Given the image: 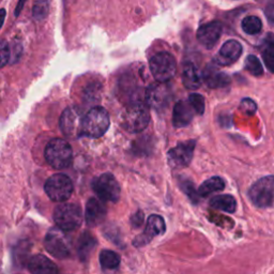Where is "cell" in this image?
Returning <instances> with one entry per match:
<instances>
[{"mask_svg": "<svg viewBox=\"0 0 274 274\" xmlns=\"http://www.w3.org/2000/svg\"><path fill=\"white\" fill-rule=\"evenodd\" d=\"M92 190L103 202L117 203L120 197V185L114 175L105 173L92 181Z\"/></svg>", "mask_w": 274, "mask_h": 274, "instance_id": "9c48e42d", "label": "cell"}, {"mask_svg": "<svg viewBox=\"0 0 274 274\" xmlns=\"http://www.w3.org/2000/svg\"><path fill=\"white\" fill-rule=\"evenodd\" d=\"M44 190L50 200L62 203L71 197L73 193V183L67 175L56 174L47 179Z\"/></svg>", "mask_w": 274, "mask_h": 274, "instance_id": "52a82bcc", "label": "cell"}, {"mask_svg": "<svg viewBox=\"0 0 274 274\" xmlns=\"http://www.w3.org/2000/svg\"><path fill=\"white\" fill-rule=\"evenodd\" d=\"M121 127L130 133H139L150 122V112L144 103H131L122 111Z\"/></svg>", "mask_w": 274, "mask_h": 274, "instance_id": "6da1fadb", "label": "cell"}, {"mask_svg": "<svg viewBox=\"0 0 274 274\" xmlns=\"http://www.w3.org/2000/svg\"><path fill=\"white\" fill-rule=\"evenodd\" d=\"M44 247L46 251L52 254L54 257L63 259L67 258L72 248V242L65 230L59 228L58 226L52 228L46 233L44 240Z\"/></svg>", "mask_w": 274, "mask_h": 274, "instance_id": "5b68a950", "label": "cell"}, {"mask_svg": "<svg viewBox=\"0 0 274 274\" xmlns=\"http://www.w3.org/2000/svg\"><path fill=\"white\" fill-rule=\"evenodd\" d=\"M245 69L254 76H261L263 74V68L260 60L254 55H249L245 59Z\"/></svg>", "mask_w": 274, "mask_h": 274, "instance_id": "83f0119b", "label": "cell"}, {"mask_svg": "<svg viewBox=\"0 0 274 274\" xmlns=\"http://www.w3.org/2000/svg\"><path fill=\"white\" fill-rule=\"evenodd\" d=\"M106 207L104 204L97 200V198H90L86 205L85 210V220L90 227L100 225L106 217Z\"/></svg>", "mask_w": 274, "mask_h": 274, "instance_id": "2e32d148", "label": "cell"}, {"mask_svg": "<svg viewBox=\"0 0 274 274\" xmlns=\"http://www.w3.org/2000/svg\"><path fill=\"white\" fill-rule=\"evenodd\" d=\"M242 29L245 33L248 34H257L261 31L262 29V23L260 21V18H258L257 16H254V15H250V16H247L244 18V20L242 21Z\"/></svg>", "mask_w": 274, "mask_h": 274, "instance_id": "d4e9b609", "label": "cell"}, {"mask_svg": "<svg viewBox=\"0 0 274 274\" xmlns=\"http://www.w3.org/2000/svg\"><path fill=\"white\" fill-rule=\"evenodd\" d=\"M84 117L85 114H83V111L76 106L64 109L59 121L60 130L63 135L73 139L83 137Z\"/></svg>", "mask_w": 274, "mask_h": 274, "instance_id": "30bf717a", "label": "cell"}, {"mask_svg": "<svg viewBox=\"0 0 274 274\" xmlns=\"http://www.w3.org/2000/svg\"><path fill=\"white\" fill-rule=\"evenodd\" d=\"M242 54V45L236 40L225 42L214 58V62L219 65H230L237 61Z\"/></svg>", "mask_w": 274, "mask_h": 274, "instance_id": "9a60e30c", "label": "cell"}, {"mask_svg": "<svg viewBox=\"0 0 274 274\" xmlns=\"http://www.w3.org/2000/svg\"><path fill=\"white\" fill-rule=\"evenodd\" d=\"M223 26L220 22H211L200 27L197 30V40L206 49L210 50L220 40Z\"/></svg>", "mask_w": 274, "mask_h": 274, "instance_id": "5bb4252c", "label": "cell"}, {"mask_svg": "<svg viewBox=\"0 0 274 274\" xmlns=\"http://www.w3.org/2000/svg\"><path fill=\"white\" fill-rule=\"evenodd\" d=\"M97 245V241L94 239L90 233L85 232L81 236V238L79 239V255L80 257L85 260L86 258L89 257L90 253L94 249V247Z\"/></svg>", "mask_w": 274, "mask_h": 274, "instance_id": "603a6c76", "label": "cell"}, {"mask_svg": "<svg viewBox=\"0 0 274 274\" xmlns=\"http://www.w3.org/2000/svg\"><path fill=\"white\" fill-rule=\"evenodd\" d=\"M25 3H26V0H20V2H18L17 7L15 9V16H18L21 14V11L23 10V7H24Z\"/></svg>", "mask_w": 274, "mask_h": 274, "instance_id": "d6a6232c", "label": "cell"}, {"mask_svg": "<svg viewBox=\"0 0 274 274\" xmlns=\"http://www.w3.org/2000/svg\"><path fill=\"white\" fill-rule=\"evenodd\" d=\"M0 51H2V67L4 68L5 65L9 62V59H10V47H9V44L3 40L2 46H0Z\"/></svg>", "mask_w": 274, "mask_h": 274, "instance_id": "4dcf8cb0", "label": "cell"}, {"mask_svg": "<svg viewBox=\"0 0 274 274\" xmlns=\"http://www.w3.org/2000/svg\"><path fill=\"white\" fill-rule=\"evenodd\" d=\"M251 202L258 208H267L274 200V176H266L255 182L249 190Z\"/></svg>", "mask_w": 274, "mask_h": 274, "instance_id": "ba28073f", "label": "cell"}, {"mask_svg": "<svg viewBox=\"0 0 274 274\" xmlns=\"http://www.w3.org/2000/svg\"><path fill=\"white\" fill-rule=\"evenodd\" d=\"M2 14H3V20H2V25H4V23H5V18H6V10H5V9H3V10H2Z\"/></svg>", "mask_w": 274, "mask_h": 274, "instance_id": "836d02e7", "label": "cell"}, {"mask_svg": "<svg viewBox=\"0 0 274 274\" xmlns=\"http://www.w3.org/2000/svg\"><path fill=\"white\" fill-rule=\"evenodd\" d=\"M44 156L46 162L55 169H64L72 163L73 151L67 140L54 138L46 145Z\"/></svg>", "mask_w": 274, "mask_h": 274, "instance_id": "7a4b0ae2", "label": "cell"}, {"mask_svg": "<svg viewBox=\"0 0 274 274\" xmlns=\"http://www.w3.org/2000/svg\"><path fill=\"white\" fill-rule=\"evenodd\" d=\"M100 263L103 269L114 270L119 267L120 257L114 251L104 250L100 253Z\"/></svg>", "mask_w": 274, "mask_h": 274, "instance_id": "cb8c5ba5", "label": "cell"}, {"mask_svg": "<svg viewBox=\"0 0 274 274\" xmlns=\"http://www.w3.org/2000/svg\"><path fill=\"white\" fill-rule=\"evenodd\" d=\"M210 206L217 210L233 213L237 209V202L231 195H219L212 198Z\"/></svg>", "mask_w": 274, "mask_h": 274, "instance_id": "44dd1931", "label": "cell"}, {"mask_svg": "<svg viewBox=\"0 0 274 274\" xmlns=\"http://www.w3.org/2000/svg\"><path fill=\"white\" fill-rule=\"evenodd\" d=\"M165 228V223L162 216L156 214L150 215L147 220L145 231L135 238L133 242L134 247H144L145 244L152 240V238H154L155 236L164 233Z\"/></svg>", "mask_w": 274, "mask_h": 274, "instance_id": "4fadbf2b", "label": "cell"}, {"mask_svg": "<svg viewBox=\"0 0 274 274\" xmlns=\"http://www.w3.org/2000/svg\"><path fill=\"white\" fill-rule=\"evenodd\" d=\"M54 221L59 228L65 231H72L81 227L83 213L81 207L75 204H64L56 208Z\"/></svg>", "mask_w": 274, "mask_h": 274, "instance_id": "277c9868", "label": "cell"}, {"mask_svg": "<svg viewBox=\"0 0 274 274\" xmlns=\"http://www.w3.org/2000/svg\"><path fill=\"white\" fill-rule=\"evenodd\" d=\"M261 56L267 69L274 74V41L268 40L263 45Z\"/></svg>", "mask_w": 274, "mask_h": 274, "instance_id": "4316f807", "label": "cell"}, {"mask_svg": "<svg viewBox=\"0 0 274 274\" xmlns=\"http://www.w3.org/2000/svg\"><path fill=\"white\" fill-rule=\"evenodd\" d=\"M240 109L244 112V114L252 116V115L255 114V111H256L257 105H256V103H255L252 99L245 98V99H243V100L241 101Z\"/></svg>", "mask_w": 274, "mask_h": 274, "instance_id": "f546056e", "label": "cell"}, {"mask_svg": "<svg viewBox=\"0 0 274 274\" xmlns=\"http://www.w3.org/2000/svg\"><path fill=\"white\" fill-rule=\"evenodd\" d=\"M132 225L134 226V227H139V226L143 224L144 222V215L140 211L138 213H135L133 216H132Z\"/></svg>", "mask_w": 274, "mask_h": 274, "instance_id": "1f68e13d", "label": "cell"}, {"mask_svg": "<svg viewBox=\"0 0 274 274\" xmlns=\"http://www.w3.org/2000/svg\"><path fill=\"white\" fill-rule=\"evenodd\" d=\"M50 12V0H34L32 7V17L41 22L47 17Z\"/></svg>", "mask_w": 274, "mask_h": 274, "instance_id": "484cf974", "label": "cell"}, {"mask_svg": "<svg viewBox=\"0 0 274 274\" xmlns=\"http://www.w3.org/2000/svg\"><path fill=\"white\" fill-rule=\"evenodd\" d=\"M188 102L191 103V105L195 109L196 114L203 115L205 111V98L200 93H192L188 97Z\"/></svg>", "mask_w": 274, "mask_h": 274, "instance_id": "f1b7e54d", "label": "cell"}, {"mask_svg": "<svg viewBox=\"0 0 274 274\" xmlns=\"http://www.w3.org/2000/svg\"><path fill=\"white\" fill-rule=\"evenodd\" d=\"M149 64L150 71L158 82L166 83L175 76L177 62L172 54L166 52L155 54Z\"/></svg>", "mask_w": 274, "mask_h": 274, "instance_id": "8992f818", "label": "cell"}, {"mask_svg": "<svg viewBox=\"0 0 274 274\" xmlns=\"http://www.w3.org/2000/svg\"><path fill=\"white\" fill-rule=\"evenodd\" d=\"M28 270L34 274H55L58 273L56 264L43 255H35L28 262Z\"/></svg>", "mask_w": 274, "mask_h": 274, "instance_id": "d6986e66", "label": "cell"}, {"mask_svg": "<svg viewBox=\"0 0 274 274\" xmlns=\"http://www.w3.org/2000/svg\"><path fill=\"white\" fill-rule=\"evenodd\" d=\"M196 146L195 140H186L178 144L175 148L171 149L167 153L168 163L174 168L185 167L191 163L194 149Z\"/></svg>", "mask_w": 274, "mask_h": 274, "instance_id": "8fae6325", "label": "cell"}, {"mask_svg": "<svg viewBox=\"0 0 274 274\" xmlns=\"http://www.w3.org/2000/svg\"><path fill=\"white\" fill-rule=\"evenodd\" d=\"M110 125L109 115L105 108L93 107L83 120V135L90 138H99L106 133Z\"/></svg>", "mask_w": 274, "mask_h": 274, "instance_id": "3957f363", "label": "cell"}, {"mask_svg": "<svg viewBox=\"0 0 274 274\" xmlns=\"http://www.w3.org/2000/svg\"><path fill=\"white\" fill-rule=\"evenodd\" d=\"M203 79L209 88H223L230 84V79L226 73L220 72L213 65H208L203 73Z\"/></svg>", "mask_w": 274, "mask_h": 274, "instance_id": "ac0fdd59", "label": "cell"}, {"mask_svg": "<svg viewBox=\"0 0 274 274\" xmlns=\"http://www.w3.org/2000/svg\"><path fill=\"white\" fill-rule=\"evenodd\" d=\"M182 82L187 89L196 90L201 87L202 77L198 74L196 65L192 62L184 64L182 71Z\"/></svg>", "mask_w": 274, "mask_h": 274, "instance_id": "ffe728a7", "label": "cell"}, {"mask_svg": "<svg viewBox=\"0 0 274 274\" xmlns=\"http://www.w3.org/2000/svg\"><path fill=\"white\" fill-rule=\"evenodd\" d=\"M195 109L191 105V103L180 101L176 103L173 111V124L176 128H184L191 124L193 120Z\"/></svg>", "mask_w": 274, "mask_h": 274, "instance_id": "e0dca14e", "label": "cell"}, {"mask_svg": "<svg viewBox=\"0 0 274 274\" xmlns=\"http://www.w3.org/2000/svg\"><path fill=\"white\" fill-rule=\"evenodd\" d=\"M225 182L220 177H212L206 180L200 187H198V195L202 197H207L214 192L224 190Z\"/></svg>", "mask_w": 274, "mask_h": 274, "instance_id": "7402d4cb", "label": "cell"}, {"mask_svg": "<svg viewBox=\"0 0 274 274\" xmlns=\"http://www.w3.org/2000/svg\"><path fill=\"white\" fill-rule=\"evenodd\" d=\"M171 97V89L162 82L151 84L146 91V101L148 105L159 111L167 107Z\"/></svg>", "mask_w": 274, "mask_h": 274, "instance_id": "7c38bea8", "label": "cell"}]
</instances>
